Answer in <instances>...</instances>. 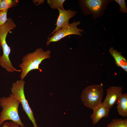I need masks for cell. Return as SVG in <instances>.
Segmentation results:
<instances>
[{"label":"cell","instance_id":"obj_1","mask_svg":"<svg viewBox=\"0 0 127 127\" xmlns=\"http://www.w3.org/2000/svg\"><path fill=\"white\" fill-rule=\"evenodd\" d=\"M51 53L50 50L45 51L42 48H39L24 56L22 62L19 65L21 70V79L23 80L28 72L32 70L37 69L42 72V70L39 68V65L44 60L50 58Z\"/></svg>","mask_w":127,"mask_h":127},{"label":"cell","instance_id":"obj_2","mask_svg":"<svg viewBox=\"0 0 127 127\" xmlns=\"http://www.w3.org/2000/svg\"><path fill=\"white\" fill-rule=\"evenodd\" d=\"M20 103L12 94L8 97L0 98V106L2 110L0 114V126L5 121L9 120L18 123L21 127H25L18 113V108Z\"/></svg>","mask_w":127,"mask_h":127},{"label":"cell","instance_id":"obj_3","mask_svg":"<svg viewBox=\"0 0 127 127\" xmlns=\"http://www.w3.org/2000/svg\"><path fill=\"white\" fill-rule=\"evenodd\" d=\"M104 90L102 83L87 86L83 91L81 99L86 107L93 109L102 102Z\"/></svg>","mask_w":127,"mask_h":127},{"label":"cell","instance_id":"obj_4","mask_svg":"<svg viewBox=\"0 0 127 127\" xmlns=\"http://www.w3.org/2000/svg\"><path fill=\"white\" fill-rule=\"evenodd\" d=\"M111 0H79L78 2L83 13L85 15H91L94 20L103 16L104 11Z\"/></svg>","mask_w":127,"mask_h":127},{"label":"cell","instance_id":"obj_5","mask_svg":"<svg viewBox=\"0 0 127 127\" xmlns=\"http://www.w3.org/2000/svg\"><path fill=\"white\" fill-rule=\"evenodd\" d=\"M25 82L21 79L13 82L11 87V92L14 97L21 104L23 110L31 121L34 127H38L34 116V113L25 96L24 86Z\"/></svg>","mask_w":127,"mask_h":127},{"label":"cell","instance_id":"obj_6","mask_svg":"<svg viewBox=\"0 0 127 127\" xmlns=\"http://www.w3.org/2000/svg\"><path fill=\"white\" fill-rule=\"evenodd\" d=\"M80 23V21H76L75 20L68 26L62 28L57 31L51 37H48L47 46L49 45L51 42L58 41L67 36L74 35L82 36L81 32H83V30L77 27Z\"/></svg>","mask_w":127,"mask_h":127},{"label":"cell","instance_id":"obj_7","mask_svg":"<svg viewBox=\"0 0 127 127\" xmlns=\"http://www.w3.org/2000/svg\"><path fill=\"white\" fill-rule=\"evenodd\" d=\"M57 9L59 12V15L56 24V28L48 37L61 28L69 25L70 24L69 23V20L72 17H74L77 13L76 11L72 10L71 9L67 10L60 8H58Z\"/></svg>","mask_w":127,"mask_h":127},{"label":"cell","instance_id":"obj_8","mask_svg":"<svg viewBox=\"0 0 127 127\" xmlns=\"http://www.w3.org/2000/svg\"><path fill=\"white\" fill-rule=\"evenodd\" d=\"M123 88V87L119 86L109 87L106 90V95L102 103L110 109H111L122 94Z\"/></svg>","mask_w":127,"mask_h":127},{"label":"cell","instance_id":"obj_9","mask_svg":"<svg viewBox=\"0 0 127 127\" xmlns=\"http://www.w3.org/2000/svg\"><path fill=\"white\" fill-rule=\"evenodd\" d=\"M110 110L102 103L93 109L90 116L93 124H96L102 118L108 117Z\"/></svg>","mask_w":127,"mask_h":127},{"label":"cell","instance_id":"obj_10","mask_svg":"<svg viewBox=\"0 0 127 127\" xmlns=\"http://www.w3.org/2000/svg\"><path fill=\"white\" fill-rule=\"evenodd\" d=\"M109 52L114 58L116 65L127 72V60L122 55L121 52L118 51L112 47L109 49Z\"/></svg>","mask_w":127,"mask_h":127},{"label":"cell","instance_id":"obj_11","mask_svg":"<svg viewBox=\"0 0 127 127\" xmlns=\"http://www.w3.org/2000/svg\"><path fill=\"white\" fill-rule=\"evenodd\" d=\"M118 112L123 117L127 116V93L122 94L116 103Z\"/></svg>","mask_w":127,"mask_h":127},{"label":"cell","instance_id":"obj_12","mask_svg":"<svg viewBox=\"0 0 127 127\" xmlns=\"http://www.w3.org/2000/svg\"><path fill=\"white\" fill-rule=\"evenodd\" d=\"M107 127H127V119H113L110 123L107 124Z\"/></svg>","mask_w":127,"mask_h":127},{"label":"cell","instance_id":"obj_13","mask_svg":"<svg viewBox=\"0 0 127 127\" xmlns=\"http://www.w3.org/2000/svg\"><path fill=\"white\" fill-rule=\"evenodd\" d=\"M65 0H47V2L50 8L53 9L60 8L64 10L63 4Z\"/></svg>","mask_w":127,"mask_h":127},{"label":"cell","instance_id":"obj_14","mask_svg":"<svg viewBox=\"0 0 127 127\" xmlns=\"http://www.w3.org/2000/svg\"><path fill=\"white\" fill-rule=\"evenodd\" d=\"M13 1L12 0H2L0 3V11L5 9H8L9 8L12 7L15 5L16 0Z\"/></svg>","mask_w":127,"mask_h":127},{"label":"cell","instance_id":"obj_15","mask_svg":"<svg viewBox=\"0 0 127 127\" xmlns=\"http://www.w3.org/2000/svg\"><path fill=\"white\" fill-rule=\"evenodd\" d=\"M8 9L0 11V26L4 24L8 20L7 13Z\"/></svg>","mask_w":127,"mask_h":127},{"label":"cell","instance_id":"obj_16","mask_svg":"<svg viewBox=\"0 0 127 127\" xmlns=\"http://www.w3.org/2000/svg\"><path fill=\"white\" fill-rule=\"evenodd\" d=\"M119 5V11L124 13H127V8L125 0H114Z\"/></svg>","mask_w":127,"mask_h":127},{"label":"cell","instance_id":"obj_17","mask_svg":"<svg viewBox=\"0 0 127 127\" xmlns=\"http://www.w3.org/2000/svg\"><path fill=\"white\" fill-rule=\"evenodd\" d=\"M2 127H19V125L13 121L5 122L3 123Z\"/></svg>","mask_w":127,"mask_h":127},{"label":"cell","instance_id":"obj_18","mask_svg":"<svg viewBox=\"0 0 127 127\" xmlns=\"http://www.w3.org/2000/svg\"><path fill=\"white\" fill-rule=\"evenodd\" d=\"M1 44H0V49L1 48Z\"/></svg>","mask_w":127,"mask_h":127},{"label":"cell","instance_id":"obj_19","mask_svg":"<svg viewBox=\"0 0 127 127\" xmlns=\"http://www.w3.org/2000/svg\"><path fill=\"white\" fill-rule=\"evenodd\" d=\"M2 0H0V3L2 1Z\"/></svg>","mask_w":127,"mask_h":127}]
</instances>
